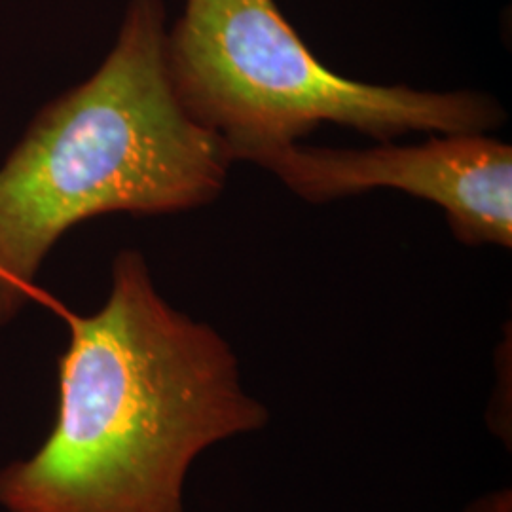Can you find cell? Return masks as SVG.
I'll return each mask as SVG.
<instances>
[{"label": "cell", "mask_w": 512, "mask_h": 512, "mask_svg": "<svg viewBox=\"0 0 512 512\" xmlns=\"http://www.w3.org/2000/svg\"><path fill=\"white\" fill-rule=\"evenodd\" d=\"M67 323L48 439L0 471L6 512H186L194 463L262 431L266 404L241 382L228 340L158 293L139 251H120L107 302L80 315L35 291Z\"/></svg>", "instance_id": "6da1fadb"}, {"label": "cell", "mask_w": 512, "mask_h": 512, "mask_svg": "<svg viewBox=\"0 0 512 512\" xmlns=\"http://www.w3.org/2000/svg\"><path fill=\"white\" fill-rule=\"evenodd\" d=\"M165 40L164 2L131 0L99 69L40 110L0 167V329L33 302L44 258L76 224L222 194L234 160L184 109Z\"/></svg>", "instance_id": "7a4b0ae2"}, {"label": "cell", "mask_w": 512, "mask_h": 512, "mask_svg": "<svg viewBox=\"0 0 512 512\" xmlns=\"http://www.w3.org/2000/svg\"><path fill=\"white\" fill-rule=\"evenodd\" d=\"M165 54L184 109L234 162L256 164L321 124L391 143L412 131L490 133L507 120L488 93L378 86L330 71L275 0H184Z\"/></svg>", "instance_id": "3957f363"}, {"label": "cell", "mask_w": 512, "mask_h": 512, "mask_svg": "<svg viewBox=\"0 0 512 512\" xmlns=\"http://www.w3.org/2000/svg\"><path fill=\"white\" fill-rule=\"evenodd\" d=\"M256 165L311 203L403 190L439 205L461 243L512 247V147L490 133H446L421 145L365 150L294 143Z\"/></svg>", "instance_id": "277c9868"}, {"label": "cell", "mask_w": 512, "mask_h": 512, "mask_svg": "<svg viewBox=\"0 0 512 512\" xmlns=\"http://www.w3.org/2000/svg\"><path fill=\"white\" fill-rule=\"evenodd\" d=\"M465 512H512V495L509 490H499L476 499Z\"/></svg>", "instance_id": "5b68a950"}]
</instances>
